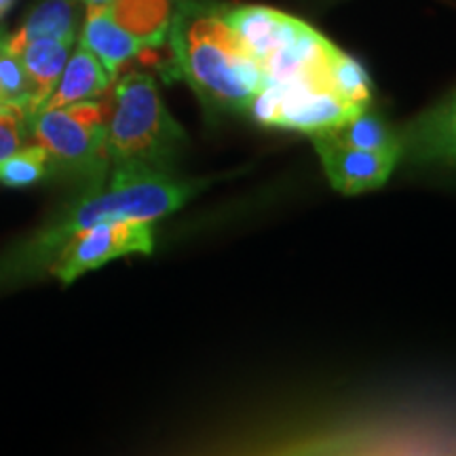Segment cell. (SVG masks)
<instances>
[{
	"instance_id": "1",
	"label": "cell",
	"mask_w": 456,
	"mask_h": 456,
	"mask_svg": "<svg viewBox=\"0 0 456 456\" xmlns=\"http://www.w3.org/2000/svg\"><path fill=\"white\" fill-rule=\"evenodd\" d=\"M208 186L201 180H178L169 171L148 165H114L104 186L85 188L47 224L0 254V288L38 279L49 271L60 249L85 228L110 220L155 222L174 214L199 191Z\"/></svg>"
},
{
	"instance_id": "2",
	"label": "cell",
	"mask_w": 456,
	"mask_h": 456,
	"mask_svg": "<svg viewBox=\"0 0 456 456\" xmlns=\"http://www.w3.org/2000/svg\"><path fill=\"white\" fill-rule=\"evenodd\" d=\"M222 7L212 0H180L169 24L171 60L163 74L167 81H184L205 108L248 114L266 78L226 24Z\"/></svg>"
},
{
	"instance_id": "3",
	"label": "cell",
	"mask_w": 456,
	"mask_h": 456,
	"mask_svg": "<svg viewBox=\"0 0 456 456\" xmlns=\"http://www.w3.org/2000/svg\"><path fill=\"white\" fill-rule=\"evenodd\" d=\"M184 146V129L163 104L157 81L151 74L129 72L114 83L106 117L110 167L140 163L169 171Z\"/></svg>"
},
{
	"instance_id": "4",
	"label": "cell",
	"mask_w": 456,
	"mask_h": 456,
	"mask_svg": "<svg viewBox=\"0 0 456 456\" xmlns=\"http://www.w3.org/2000/svg\"><path fill=\"white\" fill-rule=\"evenodd\" d=\"M108 102L85 100L77 104L38 110L28 117V129L49 152L53 174L83 182L85 188L104 186L110 174L106 151Z\"/></svg>"
},
{
	"instance_id": "5",
	"label": "cell",
	"mask_w": 456,
	"mask_h": 456,
	"mask_svg": "<svg viewBox=\"0 0 456 456\" xmlns=\"http://www.w3.org/2000/svg\"><path fill=\"white\" fill-rule=\"evenodd\" d=\"M368 106L353 104L338 91L319 81L266 83L252 106L249 117L266 127L322 134L346 123Z\"/></svg>"
},
{
	"instance_id": "6",
	"label": "cell",
	"mask_w": 456,
	"mask_h": 456,
	"mask_svg": "<svg viewBox=\"0 0 456 456\" xmlns=\"http://www.w3.org/2000/svg\"><path fill=\"white\" fill-rule=\"evenodd\" d=\"M155 252V231L152 222L144 220H110L100 222L85 231L77 232L55 260L51 262L49 273L64 285L77 281L85 273L100 269L110 260L123 258L129 254Z\"/></svg>"
},
{
	"instance_id": "7",
	"label": "cell",
	"mask_w": 456,
	"mask_h": 456,
	"mask_svg": "<svg viewBox=\"0 0 456 456\" xmlns=\"http://www.w3.org/2000/svg\"><path fill=\"white\" fill-rule=\"evenodd\" d=\"M330 184L342 195H362L376 191L391 178L402 163L399 151H362L340 144L328 134L311 135Z\"/></svg>"
},
{
	"instance_id": "8",
	"label": "cell",
	"mask_w": 456,
	"mask_h": 456,
	"mask_svg": "<svg viewBox=\"0 0 456 456\" xmlns=\"http://www.w3.org/2000/svg\"><path fill=\"white\" fill-rule=\"evenodd\" d=\"M402 163L456 171V91L397 131Z\"/></svg>"
},
{
	"instance_id": "9",
	"label": "cell",
	"mask_w": 456,
	"mask_h": 456,
	"mask_svg": "<svg viewBox=\"0 0 456 456\" xmlns=\"http://www.w3.org/2000/svg\"><path fill=\"white\" fill-rule=\"evenodd\" d=\"M226 24L235 32L239 43L254 57L258 66L271 55L281 51L305 30L306 24L296 17L281 13L260 4H243V7H222Z\"/></svg>"
},
{
	"instance_id": "10",
	"label": "cell",
	"mask_w": 456,
	"mask_h": 456,
	"mask_svg": "<svg viewBox=\"0 0 456 456\" xmlns=\"http://www.w3.org/2000/svg\"><path fill=\"white\" fill-rule=\"evenodd\" d=\"M81 43L102 61L106 72L117 81L123 64L148 51L146 45L112 20L106 7H89L85 15Z\"/></svg>"
},
{
	"instance_id": "11",
	"label": "cell",
	"mask_w": 456,
	"mask_h": 456,
	"mask_svg": "<svg viewBox=\"0 0 456 456\" xmlns=\"http://www.w3.org/2000/svg\"><path fill=\"white\" fill-rule=\"evenodd\" d=\"M112 83L114 78L106 72V68L102 66L98 57L78 41L74 53L68 57L64 72H61L53 94L49 95L43 108L51 110V108L77 104V102L95 100L104 95Z\"/></svg>"
},
{
	"instance_id": "12",
	"label": "cell",
	"mask_w": 456,
	"mask_h": 456,
	"mask_svg": "<svg viewBox=\"0 0 456 456\" xmlns=\"http://www.w3.org/2000/svg\"><path fill=\"white\" fill-rule=\"evenodd\" d=\"M72 45L74 38H34L20 51L21 64H24L34 87L28 117L41 110L49 95L53 94L55 85L64 72Z\"/></svg>"
},
{
	"instance_id": "13",
	"label": "cell",
	"mask_w": 456,
	"mask_h": 456,
	"mask_svg": "<svg viewBox=\"0 0 456 456\" xmlns=\"http://www.w3.org/2000/svg\"><path fill=\"white\" fill-rule=\"evenodd\" d=\"M180 0H110L106 11L117 24L146 45L157 49L167 41L171 17Z\"/></svg>"
},
{
	"instance_id": "14",
	"label": "cell",
	"mask_w": 456,
	"mask_h": 456,
	"mask_svg": "<svg viewBox=\"0 0 456 456\" xmlns=\"http://www.w3.org/2000/svg\"><path fill=\"white\" fill-rule=\"evenodd\" d=\"M78 4V0H38L24 26L9 37L7 51L20 55L34 38H77Z\"/></svg>"
},
{
	"instance_id": "15",
	"label": "cell",
	"mask_w": 456,
	"mask_h": 456,
	"mask_svg": "<svg viewBox=\"0 0 456 456\" xmlns=\"http://www.w3.org/2000/svg\"><path fill=\"white\" fill-rule=\"evenodd\" d=\"M322 134H328L330 138L340 142V144L362 148V151H399L397 131L391 129L370 108L355 114L336 129L322 131Z\"/></svg>"
},
{
	"instance_id": "16",
	"label": "cell",
	"mask_w": 456,
	"mask_h": 456,
	"mask_svg": "<svg viewBox=\"0 0 456 456\" xmlns=\"http://www.w3.org/2000/svg\"><path fill=\"white\" fill-rule=\"evenodd\" d=\"M53 174L49 152L41 144L26 146L0 161V184L9 188H26Z\"/></svg>"
},
{
	"instance_id": "17",
	"label": "cell",
	"mask_w": 456,
	"mask_h": 456,
	"mask_svg": "<svg viewBox=\"0 0 456 456\" xmlns=\"http://www.w3.org/2000/svg\"><path fill=\"white\" fill-rule=\"evenodd\" d=\"M330 85L338 91L342 98H346L353 104L370 106L372 100V83H370L368 72L359 61L351 55L338 51L330 66Z\"/></svg>"
},
{
	"instance_id": "18",
	"label": "cell",
	"mask_w": 456,
	"mask_h": 456,
	"mask_svg": "<svg viewBox=\"0 0 456 456\" xmlns=\"http://www.w3.org/2000/svg\"><path fill=\"white\" fill-rule=\"evenodd\" d=\"M32 94V81L21 64V57L11 53L7 47L0 49V100L24 108L28 114Z\"/></svg>"
},
{
	"instance_id": "19",
	"label": "cell",
	"mask_w": 456,
	"mask_h": 456,
	"mask_svg": "<svg viewBox=\"0 0 456 456\" xmlns=\"http://www.w3.org/2000/svg\"><path fill=\"white\" fill-rule=\"evenodd\" d=\"M28 134V114L21 108L0 112V161L24 148Z\"/></svg>"
},
{
	"instance_id": "20",
	"label": "cell",
	"mask_w": 456,
	"mask_h": 456,
	"mask_svg": "<svg viewBox=\"0 0 456 456\" xmlns=\"http://www.w3.org/2000/svg\"><path fill=\"white\" fill-rule=\"evenodd\" d=\"M78 3L81 4H85V7H106L108 3H110V0H78Z\"/></svg>"
},
{
	"instance_id": "21",
	"label": "cell",
	"mask_w": 456,
	"mask_h": 456,
	"mask_svg": "<svg viewBox=\"0 0 456 456\" xmlns=\"http://www.w3.org/2000/svg\"><path fill=\"white\" fill-rule=\"evenodd\" d=\"M13 3H15V0H0V20L7 15V11L13 7Z\"/></svg>"
},
{
	"instance_id": "22",
	"label": "cell",
	"mask_w": 456,
	"mask_h": 456,
	"mask_svg": "<svg viewBox=\"0 0 456 456\" xmlns=\"http://www.w3.org/2000/svg\"><path fill=\"white\" fill-rule=\"evenodd\" d=\"M15 108H20V106L7 104V102H3V100H0V112H4V110H15ZM21 110H24V108H21Z\"/></svg>"
},
{
	"instance_id": "23",
	"label": "cell",
	"mask_w": 456,
	"mask_h": 456,
	"mask_svg": "<svg viewBox=\"0 0 456 456\" xmlns=\"http://www.w3.org/2000/svg\"><path fill=\"white\" fill-rule=\"evenodd\" d=\"M7 41H9V34L4 30H0V49L7 47Z\"/></svg>"
}]
</instances>
